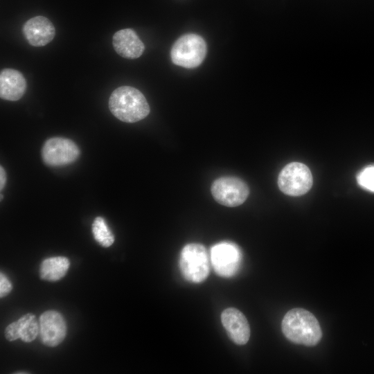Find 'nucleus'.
<instances>
[{"instance_id":"nucleus-1","label":"nucleus","mask_w":374,"mask_h":374,"mask_svg":"<svg viewBox=\"0 0 374 374\" xmlns=\"http://www.w3.org/2000/svg\"><path fill=\"white\" fill-rule=\"evenodd\" d=\"M281 328L285 337L296 344L316 346L322 337V331L315 316L303 308H294L284 316Z\"/></svg>"},{"instance_id":"nucleus-2","label":"nucleus","mask_w":374,"mask_h":374,"mask_svg":"<svg viewBox=\"0 0 374 374\" xmlns=\"http://www.w3.org/2000/svg\"><path fill=\"white\" fill-rule=\"evenodd\" d=\"M109 108L118 119L125 123H136L145 118L150 109L144 95L130 86H121L112 93Z\"/></svg>"},{"instance_id":"nucleus-3","label":"nucleus","mask_w":374,"mask_h":374,"mask_svg":"<svg viewBox=\"0 0 374 374\" xmlns=\"http://www.w3.org/2000/svg\"><path fill=\"white\" fill-rule=\"evenodd\" d=\"M206 53L205 40L199 35L188 33L179 37L173 44L170 57L175 64L192 69L203 62Z\"/></svg>"},{"instance_id":"nucleus-4","label":"nucleus","mask_w":374,"mask_h":374,"mask_svg":"<svg viewBox=\"0 0 374 374\" xmlns=\"http://www.w3.org/2000/svg\"><path fill=\"white\" fill-rule=\"evenodd\" d=\"M179 265L184 278L191 283H201L209 274V257L204 246L199 243H189L183 247Z\"/></svg>"},{"instance_id":"nucleus-5","label":"nucleus","mask_w":374,"mask_h":374,"mask_svg":"<svg viewBox=\"0 0 374 374\" xmlns=\"http://www.w3.org/2000/svg\"><path fill=\"white\" fill-rule=\"evenodd\" d=\"M312 175L309 168L299 162L286 165L279 173L278 185L280 190L290 196H300L311 188Z\"/></svg>"},{"instance_id":"nucleus-6","label":"nucleus","mask_w":374,"mask_h":374,"mask_svg":"<svg viewBox=\"0 0 374 374\" xmlns=\"http://www.w3.org/2000/svg\"><path fill=\"white\" fill-rule=\"evenodd\" d=\"M211 192L217 203L235 207L245 202L249 190L246 183L238 177H222L213 182Z\"/></svg>"},{"instance_id":"nucleus-7","label":"nucleus","mask_w":374,"mask_h":374,"mask_svg":"<svg viewBox=\"0 0 374 374\" xmlns=\"http://www.w3.org/2000/svg\"><path fill=\"white\" fill-rule=\"evenodd\" d=\"M242 260L239 247L231 242H221L211 249V261L215 273L222 277H231L238 271Z\"/></svg>"},{"instance_id":"nucleus-8","label":"nucleus","mask_w":374,"mask_h":374,"mask_svg":"<svg viewBox=\"0 0 374 374\" xmlns=\"http://www.w3.org/2000/svg\"><path fill=\"white\" fill-rule=\"evenodd\" d=\"M80 156V150L71 140L62 137L48 139L42 149L44 162L51 166H61L71 163Z\"/></svg>"},{"instance_id":"nucleus-9","label":"nucleus","mask_w":374,"mask_h":374,"mask_svg":"<svg viewBox=\"0 0 374 374\" xmlns=\"http://www.w3.org/2000/svg\"><path fill=\"white\" fill-rule=\"evenodd\" d=\"M39 334L42 341L47 346L59 345L66 334V325L60 313L48 310L39 317Z\"/></svg>"},{"instance_id":"nucleus-10","label":"nucleus","mask_w":374,"mask_h":374,"mask_svg":"<svg viewBox=\"0 0 374 374\" xmlns=\"http://www.w3.org/2000/svg\"><path fill=\"white\" fill-rule=\"evenodd\" d=\"M221 321L229 338L238 345H244L250 337V327L245 316L238 309L229 308L221 314Z\"/></svg>"},{"instance_id":"nucleus-11","label":"nucleus","mask_w":374,"mask_h":374,"mask_svg":"<svg viewBox=\"0 0 374 374\" xmlns=\"http://www.w3.org/2000/svg\"><path fill=\"white\" fill-rule=\"evenodd\" d=\"M23 33L31 46L39 47L44 46L53 40L55 30L48 19L43 16H36L24 24Z\"/></svg>"},{"instance_id":"nucleus-12","label":"nucleus","mask_w":374,"mask_h":374,"mask_svg":"<svg viewBox=\"0 0 374 374\" xmlns=\"http://www.w3.org/2000/svg\"><path fill=\"white\" fill-rule=\"evenodd\" d=\"M112 39L114 50L124 58H138L145 50L144 44L131 28L118 30L114 33Z\"/></svg>"},{"instance_id":"nucleus-13","label":"nucleus","mask_w":374,"mask_h":374,"mask_svg":"<svg viewBox=\"0 0 374 374\" xmlns=\"http://www.w3.org/2000/svg\"><path fill=\"white\" fill-rule=\"evenodd\" d=\"M26 80L16 69H5L0 73V96L3 100L16 101L25 93Z\"/></svg>"},{"instance_id":"nucleus-14","label":"nucleus","mask_w":374,"mask_h":374,"mask_svg":"<svg viewBox=\"0 0 374 374\" xmlns=\"http://www.w3.org/2000/svg\"><path fill=\"white\" fill-rule=\"evenodd\" d=\"M38 332L39 326L35 315L28 313L17 321L9 324L5 330V336L8 341H15L20 338L23 341L28 343L36 338Z\"/></svg>"},{"instance_id":"nucleus-15","label":"nucleus","mask_w":374,"mask_h":374,"mask_svg":"<svg viewBox=\"0 0 374 374\" xmlns=\"http://www.w3.org/2000/svg\"><path fill=\"white\" fill-rule=\"evenodd\" d=\"M70 265L69 259L63 256L45 259L40 266V277L48 281H56L66 274Z\"/></svg>"},{"instance_id":"nucleus-16","label":"nucleus","mask_w":374,"mask_h":374,"mask_svg":"<svg viewBox=\"0 0 374 374\" xmlns=\"http://www.w3.org/2000/svg\"><path fill=\"white\" fill-rule=\"evenodd\" d=\"M92 233L95 240L103 247H108L114 242V237L102 217L95 218L92 224Z\"/></svg>"},{"instance_id":"nucleus-17","label":"nucleus","mask_w":374,"mask_h":374,"mask_svg":"<svg viewBox=\"0 0 374 374\" xmlns=\"http://www.w3.org/2000/svg\"><path fill=\"white\" fill-rule=\"evenodd\" d=\"M357 180L362 188L374 192V165L362 169L357 176Z\"/></svg>"},{"instance_id":"nucleus-18","label":"nucleus","mask_w":374,"mask_h":374,"mask_svg":"<svg viewBox=\"0 0 374 374\" xmlns=\"http://www.w3.org/2000/svg\"><path fill=\"white\" fill-rule=\"evenodd\" d=\"M12 290V284L6 276L1 272L0 274V296L3 297L8 294Z\"/></svg>"},{"instance_id":"nucleus-19","label":"nucleus","mask_w":374,"mask_h":374,"mask_svg":"<svg viewBox=\"0 0 374 374\" xmlns=\"http://www.w3.org/2000/svg\"><path fill=\"white\" fill-rule=\"evenodd\" d=\"M6 182V173L3 168L1 166L0 167V189L1 190H2V189L4 188Z\"/></svg>"},{"instance_id":"nucleus-20","label":"nucleus","mask_w":374,"mask_h":374,"mask_svg":"<svg viewBox=\"0 0 374 374\" xmlns=\"http://www.w3.org/2000/svg\"><path fill=\"white\" fill-rule=\"evenodd\" d=\"M27 373L26 372H18V373Z\"/></svg>"},{"instance_id":"nucleus-21","label":"nucleus","mask_w":374,"mask_h":374,"mask_svg":"<svg viewBox=\"0 0 374 374\" xmlns=\"http://www.w3.org/2000/svg\"><path fill=\"white\" fill-rule=\"evenodd\" d=\"M2 198H3V196H2V195H1V199H2Z\"/></svg>"}]
</instances>
